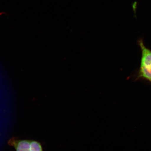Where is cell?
Here are the masks:
<instances>
[{
    "mask_svg": "<svg viewBox=\"0 0 151 151\" xmlns=\"http://www.w3.org/2000/svg\"><path fill=\"white\" fill-rule=\"evenodd\" d=\"M138 45L141 49L142 55L140 65L136 79L151 82V50L145 45L142 40L138 41Z\"/></svg>",
    "mask_w": 151,
    "mask_h": 151,
    "instance_id": "obj_1",
    "label": "cell"
},
{
    "mask_svg": "<svg viewBox=\"0 0 151 151\" xmlns=\"http://www.w3.org/2000/svg\"><path fill=\"white\" fill-rule=\"evenodd\" d=\"M31 142L28 140L14 141L12 144L16 151H31Z\"/></svg>",
    "mask_w": 151,
    "mask_h": 151,
    "instance_id": "obj_2",
    "label": "cell"
},
{
    "mask_svg": "<svg viewBox=\"0 0 151 151\" xmlns=\"http://www.w3.org/2000/svg\"><path fill=\"white\" fill-rule=\"evenodd\" d=\"M30 150L31 151H42L40 143L35 141L31 142Z\"/></svg>",
    "mask_w": 151,
    "mask_h": 151,
    "instance_id": "obj_3",
    "label": "cell"
}]
</instances>
